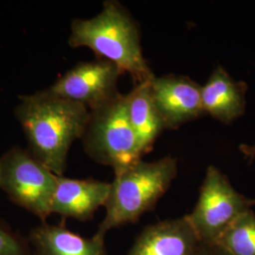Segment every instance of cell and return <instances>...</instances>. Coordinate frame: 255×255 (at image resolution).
Here are the masks:
<instances>
[{
  "mask_svg": "<svg viewBox=\"0 0 255 255\" xmlns=\"http://www.w3.org/2000/svg\"><path fill=\"white\" fill-rule=\"evenodd\" d=\"M151 81L135 84L126 94L128 119L144 155L152 149L155 141L165 128L151 96Z\"/></svg>",
  "mask_w": 255,
  "mask_h": 255,
  "instance_id": "4fadbf2b",
  "label": "cell"
},
{
  "mask_svg": "<svg viewBox=\"0 0 255 255\" xmlns=\"http://www.w3.org/2000/svg\"><path fill=\"white\" fill-rule=\"evenodd\" d=\"M201 242L183 216L148 225L128 255H198Z\"/></svg>",
  "mask_w": 255,
  "mask_h": 255,
  "instance_id": "9c48e42d",
  "label": "cell"
},
{
  "mask_svg": "<svg viewBox=\"0 0 255 255\" xmlns=\"http://www.w3.org/2000/svg\"><path fill=\"white\" fill-rule=\"evenodd\" d=\"M155 106L164 127L176 129L204 114L201 101V85L189 77L168 74L150 82Z\"/></svg>",
  "mask_w": 255,
  "mask_h": 255,
  "instance_id": "ba28073f",
  "label": "cell"
},
{
  "mask_svg": "<svg viewBox=\"0 0 255 255\" xmlns=\"http://www.w3.org/2000/svg\"><path fill=\"white\" fill-rule=\"evenodd\" d=\"M122 74L118 65L97 58L95 61L76 64L46 90L58 98L82 104L91 111L119 96L118 83Z\"/></svg>",
  "mask_w": 255,
  "mask_h": 255,
  "instance_id": "52a82bcc",
  "label": "cell"
},
{
  "mask_svg": "<svg viewBox=\"0 0 255 255\" xmlns=\"http://www.w3.org/2000/svg\"><path fill=\"white\" fill-rule=\"evenodd\" d=\"M230 255H255V213L242 214L216 243Z\"/></svg>",
  "mask_w": 255,
  "mask_h": 255,
  "instance_id": "5bb4252c",
  "label": "cell"
},
{
  "mask_svg": "<svg viewBox=\"0 0 255 255\" xmlns=\"http://www.w3.org/2000/svg\"><path fill=\"white\" fill-rule=\"evenodd\" d=\"M81 140L86 154L98 164L113 167L114 172L144 156L130 125L126 95L123 94L90 111Z\"/></svg>",
  "mask_w": 255,
  "mask_h": 255,
  "instance_id": "277c9868",
  "label": "cell"
},
{
  "mask_svg": "<svg viewBox=\"0 0 255 255\" xmlns=\"http://www.w3.org/2000/svg\"><path fill=\"white\" fill-rule=\"evenodd\" d=\"M114 173L105 217L96 233L103 237L112 229L134 223L154 209L177 176L178 161L170 155L154 162L140 160Z\"/></svg>",
  "mask_w": 255,
  "mask_h": 255,
  "instance_id": "3957f363",
  "label": "cell"
},
{
  "mask_svg": "<svg viewBox=\"0 0 255 255\" xmlns=\"http://www.w3.org/2000/svg\"><path fill=\"white\" fill-rule=\"evenodd\" d=\"M28 143V151L57 176H63L76 140H81L90 111L46 90L19 97L14 111Z\"/></svg>",
  "mask_w": 255,
  "mask_h": 255,
  "instance_id": "6da1fadb",
  "label": "cell"
},
{
  "mask_svg": "<svg viewBox=\"0 0 255 255\" xmlns=\"http://www.w3.org/2000/svg\"><path fill=\"white\" fill-rule=\"evenodd\" d=\"M248 85L236 81L222 65H218L201 86V101L205 115L230 124L240 118L246 109Z\"/></svg>",
  "mask_w": 255,
  "mask_h": 255,
  "instance_id": "8fae6325",
  "label": "cell"
},
{
  "mask_svg": "<svg viewBox=\"0 0 255 255\" xmlns=\"http://www.w3.org/2000/svg\"><path fill=\"white\" fill-rule=\"evenodd\" d=\"M239 150L249 158H255V145H248V144H242L239 146ZM254 206H255V199L253 200Z\"/></svg>",
  "mask_w": 255,
  "mask_h": 255,
  "instance_id": "e0dca14e",
  "label": "cell"
},
{
  "mask_svg": "<svg viewBox=\"0 0 255 255\" xmlns=\"http://www.w3.org/2000/svg\"><path fill=\"white\" fill-rule=\"evenodd\" d=\"M68 44L73 48L87 47L98 59L118 65L134 85L155 77L143 54L139 25L117 0L105 1L101 12L92 18L74 19Z\"/></svg>",
  "mask_w": 255,
  "mask_h": 255,
  "instance_id": "7a4b0ae2",
  "label": "cell"
},
{
  "mask_svg": "<svg viewBox=\"0 0 255 255\" xmlns=\"http://www.w3.org/2000/svg\"><path fill=\"white\" fill-rule=\"evenodd\" d=\"M198 255H230L217 244H201Z\"/></svg>",
  "mask_w": 255,
  "mask_h": 255,
  "instance_id": "2e32d148",
  "label": "cell"
},
{
  "mask_svg": "<svg viewBox=\"0 0 255 255\" xmlns=\"http://www.w3.org/2000/svg\"><path fill=\"white\" fill-rule=\"evenodd\" d=\"M110 182L59 176L51 202V215L86 221L93 219L108 199Z\"/></svg>",
  "mask_w": 255,
  "mask_h": 255,
  "instance_id": "30bf717a",
  "label": "cell"
},
{
  "mask_svg": "<svg viewBox=\"0 0 255 255\" xmlns=\"http://www.w3.org/2000/svg\"><path fill=\"white\" fill-rule=\"evenodd\" d=\"M0 255H32L28 240L0 219Z\"/></svg>",
  "mask_w": 255,
  "mask_h": 255,
  "instance_id": "9a60e30c",
  "label": "cell"
},
{
  "mask_svg": "<svg viewBox=\"0 0 255 255\" xmlns=\"http://www.w3.org/2000/svg\"><path fill=\"white\" fill-rule=\"evenodd\" d=\"M58 177L28 149L14 146L0 157V189L42 222L51 215Z\"/></svg>",
  "mask_w": 255,
  "mask_h": 255,
  "instance_id": "5b68a950",
  "label": "cell"
},
{
  "mask_svg": "<svg viewBox=\"0 0 255 255\" xmlns=\"http://www.w3.org/2000/svg\"><path fill=\"white\" fill-rule=\"evenodd\" d=\"M254 207L215 165L206 169L198 201L186 218L201 244H216L242 214Z\"/></svg>",
  "mask_w": 255,
  "mask_h": 255,
  "instance_id": "8992f818",
  "label": "cell"
},
{
  "mask_svg": "<svg viewBox=\"0 0 255 255\" xmlns=\"http://www.w3.org/2000/svg\"><path fill=\"white\" fill-rule=\"evenodd\" d=\"M32 255H107L105 237H81L64 225L42 222L28 236Z\"/></svg>",
  "mask_w": 255,
  "mask_h": 255,
  "instance_id": "7c38bea8",
  "label": "cell"
}]
</instances>
